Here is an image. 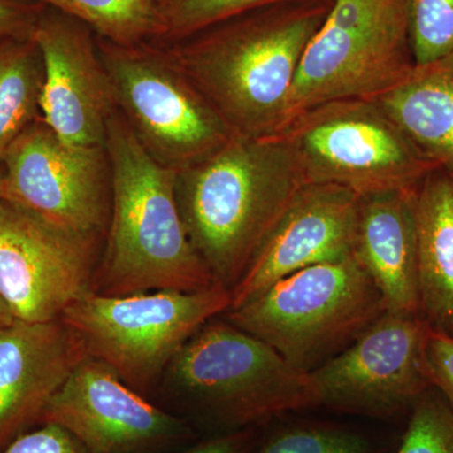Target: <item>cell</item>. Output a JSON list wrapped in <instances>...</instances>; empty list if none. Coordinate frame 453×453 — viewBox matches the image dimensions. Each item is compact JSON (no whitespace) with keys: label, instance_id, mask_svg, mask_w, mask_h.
I'll return each mask as SVG.
<instances>
[{"label":"cell","instance_id":"d4e9b609","mask_svg":"<svg viewBox=\"0 0 453 453\" xmlns=\"http://www.w3.org/2000/svg\"><path fill=\"white\" fill-rule=\"evenodd\" d=\"M416 65L453 52V0H405Z\"/></svg>","mask_w":453,"mask_h":453},{"label":"cell","instance_id":"d6986e66","mask_svg":"<svg viewBox=\"0 0 453 453\" xmlns=\"http://www.w3.org/2000/svg\"><path fill=\"white\" fill-rule=\"evenodd\" d=\"M374 101L429 162L453 174V52L416 65Z\"/></svg>","mask_w":453,"mask_h":453},{"label":"cell","instance_id":"e0dca14e","mask_svg":"<svg viewBox=\"0 0 453 453\" xmlns=\"http://www.w3.org/2000/svg\"><path fill=\"white\" fill-rule=\"evenodd\" d=\"M353 257L377 286L387 311L421 315L414 189L362 196Z\"/></svg>","mask_w":453,"mask_h":453},{"label":"cell","instance_id":"44dd1931","mask_svg":"<svg viewBox=\"0 0 453 453\" xmlns=\"http://www.w3.org/2000/svg\"><path fill=\"white\" fill-rule=\"evenodd\" d=\"M81 20L97 37L116 44L157 38L160 0H35Z\"/></svg>","mask_w":453,"mask_h":453},{"label":"cell","instance_id":"7402d4cb","mask_svg":"<svg viewBox=\"0 0 453 453\" xmlns=\"http://www.w3.org/2000/svg\"><path fill=\"white\" fill-rule=\"evenodd\" d=\"M290 2L334 0H160L157 38L175 43L247 12Z\"/></svg>","mask_w":453,"mask_h":453},{"label":"cell","instance_id":"603a6c76","mask_svg":"<svg viewBox=\"0 0 453 453\" xmlns=\"http://www.w3.org/2000/svg\"><path fill=\"white\" fill-rule=\"evenodd\" d=\"M252 453H377V449L357 429L303 422L276 429Z\"/></svg>","mask_w":453,"mask_h":453},{"label":"cell","instance_id":"5b68a950","mask_svg":"<svg viewBox=\"0 0 453 453\" xmlns=\"http://www.w3.org/2000/svg\"><path fill=\"white\" fill-rule=\"evenodd\" d=\"M386 303L353 256L280 280L225 319L311 372L338 356L384 312Z\"/></svg>","mask_w":453,"mask_h":453},{"label":"cell","instance_id":"3957f363","mask_svg":"<svg viewBox=\"0 0 453 453\" xmlns=\"http://www.w3.org/2000/svg\"><path fill=\"white\" fill-rule=\"evenodd\" d=\"M111 172L106 241L92 291L204 290L217 283L190 243L179 211L175 174L157 162L116 110L107 122Z\"/></svg>","mask_w":453,"mask_h":453},{"label":"cell","instance_id":"4dcf8cb0","mask_svg":"<svg viewBox=\"0 0 453 453\" xmlns=\"http://www.w3.org/2000/svg\"><path fill=\"white\" fill-rule=\"evenodd\" d=\"M4 166L0 165V199H3V193H4Z\"/></svg>","mask_w":453,"mask_h":453},{"label":"cell","instance_id":"f1b7e54d","mask_svg":"<svg viewBox=\"0 0 453 453\" xmlns=\"http://www.w3.org/2000/svg\"><path fill=\"white\" fill-rule=\"evenodd\" d=\"M255 445L256 434L250 427L208 438L179 453H252L255 451Z\"/></svg>","mask_w":453,"mask_h":453},{"label":"cell","instance_id":"83f0119b","mask_svg":"<svg viewBox=\"0 0 453 453\" xmlns=\"http://www.w3.org/2000/svg\"><path fill=\"white\" fill-rule=\"evenodd\" d=\"M38 7L23 0H0V38L32 37L42 13Z\"/></svg>","mask_w":453,"mask_h":453},{"label":"cell","instance_id":"2e32d148","mask_svg":"<svg viewBox=\"0 0 453 453\" xmlns=\"http://www.w3.org/2000/svg\"><path fill=\"white\" fill-rule=\"evenodd\" d=\"M88 357L62 319L0 329V451L40 422L50 399Z\"/></svg>","mask_w":453,"mask_h":453},{"label":"cell","instance_id":"7a4b0ae2","mask_svg":"<svg viewBox=\"0 0 453 453\" xmlns=\"http://www.w3.org/2000/svg\"><path fill=\"white\" fill-rule=\"evenodd\" d=\"M303 184L279 135L234 134L175 174L181 220L214 281L231 292Z\"/></svg>","mask_w":453,"mask_h":453},{"label":"cell","instance_id":"ac0fdd59","mask_svg":"<svg viewBox=\"0 0 453 453\" xmlns=\"http://www.w3.org/2000/svg\"><path fill=\"white\" fill-rule=\"evenodd\" d=\"M422 318L453 336V174L434 169L414 188Z\"/></svg>","mask_w":453,"mask_h":453},{"label":"cell","instance_id":"6da1fadb","mask_svg":"<svg viewBox=\"0 0 453 453\" xmlns=\"http://www.w3.org/2000/svg\"><path fill=\"white\" fill-rule=\"evenodd\" d=\"M330 8L314 2L267 5L165 50L232 133L250 138L276 135L301 58Z\"/></svg>","mask_w":453,"mask_h":453},{"label":"cell","instance_id":"8992f818","mask_svg":"<svg viewBox=\"0 0 453 453\" xmlns=\"http://www.w3.org/2000/svg\"><path fill=\"white\" fill-rule=\"evenodd\" d=\"M303 183L334 184L359 196L412 190L438 169L374 100L311 107L277 133Z\"/></svg>","mask_w":453,"mask_h":453},{"label":"cell","instance_id":"9a60e30c","mask_svg":"<svg viewBox=\"0 0 453 453\" xmlns=\"http://www.w3.org/2000/svg\"><path fill=\"white\" fill-rule=\"evenodd\" d=\"M360 199L334 184H303L232 288L229 310L297 271L353 256Z\"/></svg>","mask_w":453,"mask_h":453},{"label":"cell","instance_id":"7c38bea8","mask_svg":"<svg viewBox=\"0 0 453 453\" xmlns=\"http://www.w3.org/2000/svg\"><path fill=\"white\" fill-rule=\"evenodd\" d=\"M3 166V199L74 234H106L111 172L105 146L65 142L40 119L12 144Z\"/></svg>","mask_w":453,"mask_h":453},{"label":"cell","instance_id":"f546056e","mask_svg":"<svg viewBox=\"0 0 453 453\" xmlns=\"http://www.w3.org/2000/svg\"><path fill=\"white\" fill-rule=\"evenodd\" d=\"M16 319L12 315L11 310H9L7 303H4V300L0 296V329L3 327L8 326L13 323Z\"/></svg>","mask_w":453,"mask_h":453},{"label":"cell","instance_id":"4316f807","mask_svg":"<svg viewBox=\"0 0 453 453\" xmlns=\"http://www.w3.org/2000/svg\"><path fill=\"white\" fill-rule=\"evenodd\" d=\"M426 365L432 388L453 408V336L431 327L426 342Z\"/></svg>","mask_w":453,"mask_h":453},{"label":"cell","instance_id":"4fadbf2b","mask_svg":"<svg viewBox=\"0 0 453 453\" xmlns=\"http://www.w3.org/2000/svg\"><path fill=\"white\" fill-rule=\"evenodd\" d=\"M41 423L65 429L88 453H151L187 432L180 419L89 357L50 399Z\"/></svg>","mask_w":453,"mask_h":453},{"label":"cell","instance_id":"9c48e42d","mask_svg":"<svg viewBox=\"0 0 453 453\" xmlns=\"http://www.w3.org/2000/svg\"><path fill=\"white\" fill-rule=\"evenodd\" d=\"M116 109L142 148L178 173L234 135L210 101L170 58L165 47L116 44L97 37Z\"/></svg>","mask_w":453,"mask_h":453},{"label":"cell","instance_id":"8fae6325","mask_svg":"<svg viewBox=\"0 0 453 453\" xmlns=\"http://www.w3.org/2000/svg\"><path fill=\"white\" fill-rule=\"evenodd\" d=\"M101 240L0 199V296L13 318L57 320L92 291Z\"/></svg>","mask_w":453,"mask_h":453},{"label":"cell","instance_id":"30bf717a","mask_svg":"<svg viewBox=\"0 0 453 453\" xmlns=\"http://www.w3.org/2000/svg\"><path fill=\"white\" fill-rule=\"evenodd\" d=\"M429 330L421 315L384 312L342 353L309 372L319 407L372 418L410 412L432 388L426 365Z\"/></svg>","mask_w":453,"mask_h":453},{"label":"cell","instance_id":"ffe728a7","mask_svg":"<svg viewBox=\"0 0 453 453\" xmlns=\"http://www.w3.org/2000/svg\"><path fill=\"white\" fill-rule=\"evenodd\" d=\"M43 82V58L35 40L0 38V165L18 136L40 120Z\"/></svg>","mask_w":453,"mask_h":453},{"label":"cell","instance_id":"5bb4252c","mask_svg":"<svg viewBox=\"0 0 453 453\" xmlns=\"http://www.w3.org/2000/svg\"><path fill=\"white\" fill-rule=\"evenodd\" d=\"M94 33L55 9L42 12L32 33L44 65L42 121L73 145L105 146L107 122L118 110Z\"/></svg>","mask_w":453,"mask_h":453},{"label":"cell","instance_id":"484cf974","mask_svg":"<svg viewBox=\"0 0 453 453\" xmlns=\"http://www.w3.org/2000/svg\"><path fill=\"white\" fill-rule=\"evenodd\" d=\"M0 453H88L85 447L65 429L53 423L20 434Z\"/></svg>","mask_w":453,"mask_h":453},{"label":"cell","instance_id":"cb8c5ba5","mask_svg":"<svg viewBox=\"0 0 453 453\" xmlns=\"http://www.w3.org/2000/svg\"><path fill=\"white\" fill-rule=\"evenodd\" d=\"M395 453H453V408L437 389H428L411 408Z\"/></svg>","mask_w":453,"mask_h":453},{"label":"cell","instance_id":"ba28073f","mask_svg":"<svg viewBox=\"0 0 453 453\" xmlns=\"http://www.w3.org/2000/svg\"><path fill=\"white\" fill-rule=\"evenodd\" d=\"M231 308V292L214 283L204 290L139 292L109 296L89 291L62 320L82 340L88 357L109 365L127 386L144 393L188 340Z\"/></svg>","mask_w":453,"mask_h":453},{"label":"cell","instance_id":"52a82bcc","mask_svg":"<svg viewBox=\"0 0 453 453\" xmlns=\"http://www.w3.org/2000/svg\"><path fill=\"white\" fill-rule=\"evenodd\" d=\"M414 67L405 0H334L301 58L282 127L329 101L374 100Z\"/></svg>","mask_w":453,"mask_h":453},{"label":"cell","instance_id":"277c9868","mask_svg":"<svg viewBox=\"0 0 453 453\" xmlns=\"http://www.w3.org/2000/svg\"><path fill=\"white\" fill-rule=\"evenodd\" d=\"M162 380L201 416L228 431L319 407L309 372L226 319L203 325L173 357Z\"/></svg>","mask_w":453,"mask_h":453}]
</instances>
